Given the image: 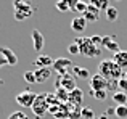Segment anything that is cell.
I'll return each instance as SVG.
<instances>
[{"label": "cell", "mask_w": 127, "mask_h": 119, "mask_svg": "<svg viewBox=\"0 0 127 119\" xmlns=\"http://www.w3.org/2000/svg\"><path fill=\"white\" fill-rule=\"evenodd\" d=\"M87 6H89V3H85V2H77L76 3V6L72 10H74L76 13H82V15H84V13L87 11Z\"/></svg>", "instance_id": "25"}, {"label": "cell", "mask_w": 127, "mask_h": 119, "mask_svg": "<svg viewBox=\"0 0 127 119\" xmlns=\"http://www.w3.org/2000/svg\"><path fill=\"white\" fill-rule=\"evenodd\" d=\"M85 28H87V21H85V18L82 15L72 18V21H71V29H72V31H76V32H84Z\"/></svg>", "instance_id": "14"}, {"label": "cell", "mask_w": 127, "mask_h": 119, "mask_svg": "<svg viewBox=\"0 0 127 119\" xmlns=\"http://www.w3.org/2000/svg\"><path fill=\"white\" fill-rule=\"evenodd\" d=\"M55 97H56V100H58L60 103H63V101H68L69 100V92H66L64 89H56Z\"/></svg>", "instance_id": "20"}, {"label": "cell", "mask_w": 127, "mask_h": 119, "mask_svg": "<svg viewBox=\"0 0 127 119\" xmlns=\"http://www.w3.org/2000/svg\"><path fill=\"white\" fill-rule=\"evenodd\" d=\"M8 119H29V118L26 116L23 111H15V113H11L8 116Z\"/></svg>", "instance_id": "31"}, {"label": "cell", "mask_w": 127, "mask_h": 119, "mask_svg": "<svg viewBox=\"0 0 127 119\" xmlns=\"http://www.w3.org/2000/svg\"><path fill=\"white\" fill-rule=\"evenodd\" d=\"M98 74L103 76L106 81H119L122 77V69L113 60H103L98 64Z\"/></svg>", "instance_id": "2"}, {"label": "cell", "mask_w": 127, "mask_h": 119, "mask_svg": "<svg viewBox=\"0 0 127 119\" xmlns=\"http://www.w3.org/2000/svg\"><path fill=\"white\" fill-rule=\"evenodd\" d=\"M90 5L92 6H95L96 10H100V11H101V10H108L109 8V3H108V0H92V2H90Z\"/></svg>", "instance_id": "19"}, {"label": "cell", "mask_w": 127, "mask_h": 119, "mask_svg": "<svg viewBox=\"0 0 127 119\" xmlns=\"http://www.w3.org/2000/svg\"><path fill=\"white\" fill-rule=\"evenodd\" d=\"M118 16H119V11H118L116 6H109V8L106 10V19H108V21H111V23L116 21Z\"/></svg>", "instance_id": "21"}, {"label": "cell", "mask_w": 127, "mask_h": 119, "mask_svg": "<svg viewBox=\"0 0 127 119\" xmlns=\"http://www.w3.org/2000/svg\"><path fill=\"white\" fill-rule=\"evenodd\" d=\"M113 61H114L121 69L127 68V50H119L118 53H114L113 55Z\"/></svg>", "instance_id": "16"}, {"label": "cell", "mask_w": 127, "mask_h": 119, "mask_svg": "<svg viewBox=\"0 0 127 119\" xmlns=\"http://www.w3.org/2000/svg\"><path fill=\"white\" fill-rule=\"evenodd\" d=\"M103 37L100 35H92V37H77L76 44L81 48V55L85 58H95L101 53L103 50Z\"/></svg>", "instance_id": "1"}, {"label": "cell", "mask_w": 127, "mask_h": 119, "mask_svg": "<svg viewBox=\"0 0 127 119\" xmlns=\"http://www.w3.org/2000/svg\"><path fill=\"white\" fill-rule=\"evenodd\" d=\"M124 77H126V79H127V72H126V74H124Z\"/></svg>", "instance_id": "35"}, {"label": "cell", "mask_w": 127, "mask_h": 119, "mask_svg": "<svg viewBox=\"0 0 127 119\" xmlns=\"http://www.w3.org/2000/svg\"><path fill=\"white\" fill-rule=\"evenodd\" d=\"M101 42H103V48L113 52V53H118L119 52V44H118V40H116L113 35H103Z\"/></svg>", "instance_id": "11"}, {"label": "cell", "mask_w": 127, "mask_h": 119, "mask_svg": "<svg viewBox=\"0 0 127 119\" xmlns=\"http://www.w3.org/2000/svg\"><path fill=\"white\" fill-rule=\"evenodd\" d=\"M55 87L56 89H64L66 92H72L76 89V77L71 74H66V76H60L55 82Z\"/></svg>", "instance_id": "5"}, {"label": "cell", "mask_w": 127, "mask_h": 119, "mask_svg": "<svg viewBox=\"0 0 127 119\" xmlns=\"http://www.w3.org/2000/svg\"><path fill=\"white\" fill-rule=\"evenodd\" d=\"M71 66H72L71 60H68V58H56L52 68L55 69L60 76H66V74H68V69L71 68Z\"/></svg>", "instance_id": "8"}, {"label": "cell", "mask_w": 127, "mask_h": 119, "mask_svg": "<svg viewBox=\"0 0 127 119\" xmlns=\"http://www.w3.org/2000/svg\"><path fill=\"white\" fill-rule=\"evenodd\" d=\"M100 13H101L100 10H96L95 6H92V5L89 3V6H87V11H85L82 16L85 18L87 23H89V21H90V23H95V21H98V19H100Z\"/></svg>", "instance_id": "15"}, {"label": "cell", "mask_w": 127, "mask_h": 119, "mask_svg": "<svg viewBox=\"0 0 127 119\" xmlns=\"http://www.w3.org/2000/svg\"><path fill=\"white\" fill-rule=\"evenodd\" d=\"M118 89H119V92H124L126 93V90H127V79L126 77H121L118 81Z\"/></svg>", "instance_id": "29"}, {"label": "cell", "mask_w": 127, "mask_h": 119, "mask_svg": "<svg viewBox=\"0 0 127 119\" xmlns=\"http://www.w3.org/2000/svg\"><path fill=\"white\" fill-rule=\"evenodd\" d=\"M93 119H100V118H93Z\"/></svg>", "instance_id": "36"}, {"label": "cell", "mask_w": 127, "mask_h": 119, "mask_svg": "<svg viewBox=\"0 0 127 119\" xmlns=\"http://www.w3.org/2000/svg\"><path fill=\"white\" fill-rule=\"evenodd\" d=\"M113 101L116 103V106H124V105L127 103V93H124V92H114L113 93Z\"/></svg>", "instance_id": "18"}, {"label": "cell", "mask_w": 127, "mask_h": 119, "mask_svg": "<svg viewBox=\"0 0 127 119\" xmlns=\"http://www.w3.org/2000/svg\"><path fill=\"white\" fill-rule=\"evenodd\" d=\"M31 110L34 111V114L35 116H43V114L48 111V103H47V98H45V95H40L39 97L37 95V100L34 101V105L31 106Z\"/></svg>", "instance_id": "6"}, {"label": "cell", "mask_w": 127, "mask_h": 119, "mask_svg": "<svg viewBox=\"0 0 127 119\" xmlns=\"http://www.w3.org/2000/svg\"><path fill=\"white\" fill-rule=\"evenodd\" d=\"M16 103L19 105V106H26V108H31L32 105H34V101L37 100V93H34V92L31 90H23L19 92L18 95H16Z\"/></svg>", "instance_id": "4"}, {"label": "cell", "mask_w": 127, "mask_h": 119, "mask_svg": "<svg viewBox=\"0 0 127 119\" xmlns=\"http://www.w3.org/2000/svg\"><path fill=\"white\" fill-rule=\"evenodd\" d=\"M34 74L37 84H45L52 76V71H50V68H37V71H34Z\"/></svg>", "instance_id": "13"}, {"label": "cell", "mask_w": 127, "mask_h": 119, "mask_svg": "<svg viewBox=\"0 0 127 119\" xmlns=\"http://www.w3.org/2000/svg\"><path fill=\"white\" fill-rule=\"evenodd\" d=\"M72 71H74V76H77L79 79H87V77H90V72L87 71V69H84V68L74 66V68H72Z\"/></svg>", "instance_id": "22"}, {"label": "cell", "mask_w": 127, "mask_h": 119, "mask_svg": "<svg viewBox=\"0 0 127 119\" xmlns=\"http://www.w3.org/2000/svg\"><path fill=\"white\" fill-rule=\"evenodd\" d=\"M113 114L116 116V106L114 108H108V110H106V116H113Z\"/></svg>", "instance_id": "32"}, {"label": "cell", "mask_w": 127, "mask_h": 119, "mask_svg": "<svg viewBox=\"0 0 127 119\" xmlns=\"http://www.w3.org/2000/svg\"><path fill=\"white\" fill-rule=\"evenodd\" d=\"M24 81L29 82V84H37V82H35V74H34V71H26V72H24Z\"/></svg>", "instance_id": "27"}, {"label": "cell", "mask_w": 127, "mask_h": 119, "mask_svg": "<svg viewBox=\"0 0 127 119\" xmlns=\"http://www.w3.org/2000/svg\"><path fill=\"white\" fill-rule=\"evenodd\" d=\"M0 57L5 60L8 66H16L18 64V57H16L8 47H0Z\"/></svg>", "instance_id": "9"}, {"label": "cell", "mask_w": 127, "mask_h": 119, "mask_svg": "<svg viewBox=\"0 0 127 119\" xmlns=\"http://www.w3.org/2000/svg\"><path fill=\"white\" fill-rule=\"evenodd\" d=\"M53 63H55V60H52V57H48V55H39L35 58L34 64L37 68H50V66H53Z\"/></svg>", "instance_id": "17"}, {"label": "cell", "mask_w": 127, "mask_h": 119, "mask_svg": "<svg viewBox=\"0 0 127 119\" xmlns=\"http://www.w3.org/2000/svg\"><path fill=\"white\" fill-rule=\"evenodd\" d=\"M90 93H92L93 98H96V100H105L106 95H108V92H106V90H98V92H92V90H90Z\"/></svg>", "instance_id": "28"}, {"label": "cell", "mask_w": 127, "mask_h": 119, "mask_svg": "<svg viewBox=\"0 0 127 119\" xmlns=\"http://www.w3.org/2000/svg\"><path fill=\"white\" fill-rule=\"evenodd\" d=\"M5 64H6V61H5L2 57H0V68H2V66H5Z\"/></svg>", "instance_id": "33"}, {"label": "cell", "mask_w": 127, "mask_h": 119, "mask_svg": "<svg viewBox=\"0 0 127 119\" xmlns=\"http://www.w3.org/2000/svg\"><path fill=\"white\" fill-rule=\"evenodd\" d=\"M68 52H69L71 55H81V48H79V45L76 44V42H74V44H71V45L68 47Z\"/></svg>", "instance_id": "30"}, {"label": "cell", "mask_w": 127, "mask_h": 119, "mask_svg": "<svg viewBox=\"0 0 127 119\" xmlns=\"http://www.w3.org/2000/svg\"><path fill=\"white\" fill-rule=\"evenodd\" d=\"M13 8H15V19L16 21H23V19H28L32 16L34 8L29 2H21V0H16L13 3Z\"/></svg>", "instance_id": "3"}, {"label": "cell", "mask_w": 127, "mask_h": 119, "mask_svg": "<svg viewBox=\"0 0 127 119\" xmlns=\"http://www.w3.org/2000/svg\"><path fill=\"white\" fill-rule=\"evenodd\" d=\"M55 6H56V10H60V11H68V10H69V3L66 2V0H60V2H56Z\"/></svg>", "instance_id": "26"}, {"label": "cell", "mask_w": 127, "mask_h": 119, "mask_svg": "<svg viewBox=\"0 0 127 119\" xmlns=\"http://www.w3.org/2000/svg\"><path fill=\"white\" fill-rule=\"evenodd\" d=\"M81 116H82V119H93V118H95V114H93V110H92V108L82 106L81 108Z\"/></svg>", "instance_id": "23"}, {"label": "cell", "mask_w": 127, "mask_h": 119, "mask_svg": "<svg viewBox=\"0 0 127 119\" xmlns=\"http://www.w3.org/2000/svg\"><path fill=\"white\" fill-rule=\"evenodd\" d=\"M116 118L119 119H127V106H116Z\"/></svg>", "instance_id": "24"}, {"label": "cell", "mask_w": 127, "mask_h": 119, "mask_svg": "<svg viewBox=\"0 0 127 119\" xmlns=\"http://www.w3.org/2000/svg\"><path fill=\"white\" fill-rule=\"evenodd\" d=\"M32 44H34L35 52H42L43 45H45V39H43L42 32L39 31V29H34V31H32Z\"/></svg>", "instance_id": "12"}, {"label": "cell", "mask_w": 127, "mask_h": 119, "mask_svg": "<svg viewBox=\"0 0 127 119\" xmlns=\"http://www.w3.org/2000/svg\"><path fill=\"white\" fill-rule=\"evenodd\" d=\"M100 119H108V116H106V114H103V116H100Z\"/></svg>", "instance_id": "34"}, {"label": "cell", "mask_w": 127, "mask_h": 119, "mask_svg": "<svg viewBox=\"0 0 127 119\" xmlns=\"http://www.w3.org/2000/svg\"><path fill=\"white\" fill-rule=\"evenodd\" d=\"M82 100H84V92L81 90L79 87H76L72 92H69V103L72 105V106H76V108H81V105H82Z\"/></svg>", "instance_id": "10"}, {"label": "cell", "mask_w": 127, "mask_h": 119, "mask_svg": "<svg viewBox=\"0 0 127 119\" xmlns=\"http://www.w3.org/2000/svg\"><path fill=\"white\" fill-rule=\"evenodd\" d=\"M90 89H92V92L108 90V81L96 72V74H93L92 77H90Z\"/></svg>", "instance_id": "7"}]
</instances>
